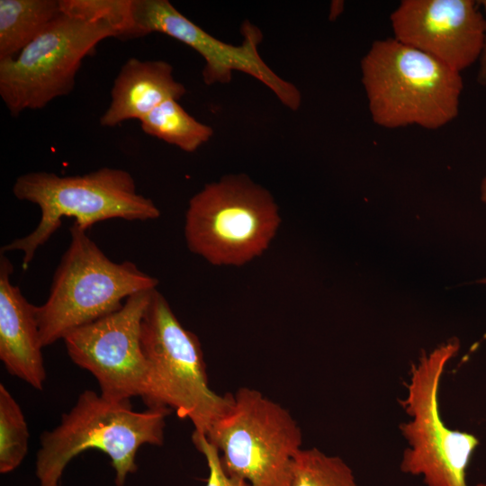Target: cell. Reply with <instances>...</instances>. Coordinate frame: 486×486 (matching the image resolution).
<instances>
[{
  "instance_id": "obj_8",
  "label": "cell",
  "mask_w": 486,
  "mask_h": 486,
  "mask_svg": "<svg viewBox=\"0 0 486 486\" xmlns=\"http://www.w3.org/2000/svg\"><path fill=\"white\" fill-rule=\"evenodd\" d=\"M205 436L219 449L224 471L251 486H288L302 444L290 412L248 387L232 394L230 407Z\"/></svg>"
},
{
  "instance_id": "obj_19",
  "label": "cell",
  "mask_w": 486,
  "mask_h": 486,
  "mask_svg": "<svg viewBox=\"0 0 486 486\" xmlns=\"http://www.w3.org/2000/svg\"><path fill=\"white\" fill-rule=\"evenodd\" d=\"M63 14L88 22H103L117 38H135L133 0H59Z\"/></svg>"
},
{
  "instance_id": "obj_4",
  "label": "cell",
  "mask_w": 486,
  "mask_h": 486,
  "mask_svg": "<svg viewBox=\"0 0 486 486\" xmlns=\"http://www.w3.org/2000/svg\"><path fill=\"white\" fill-rule=\"evenodd\" d=\"M69 232L71 240L48 299L35 309L43 347L118 310L130 296L157 289L158 284L130 261H112L86 230L73 224Z\"/></svg>"
},
{
  "instance_id": "obj_5",
  "label": "cell",
  "mask_w": 486,
  "mask_h": 486,
  "mask_svg": "<svg viewBox=\"0 0 486 486\" xmlns=\"http://www.w3.org/2000/svg\"><path fill=\"white\" fill-rule=\"evenodd\" d=\"M141 346L148 363L146 405L174 410L206 436L230 407L232 394L210 388L198 338L183 327L157 289L142 319Z\"/></svg>"
},
{
  "instance_id": "obj_22",
  "label": "cell",
  "mask_w": 486,
  "mask_h": 486,
  "mask_svg": "<svg viewBox=\"0 0 486 486\" xmlns=\"http://www.w3.org/2000/svg\"><path fill=\"white\" fill-rule=\"evenodd\" d=\"M481 200L486 203V176L481 184Z\"/></svg>"
},
{
  "instance_id": "obj_17",
  "label": "cell",
  "mask_w": 486,
  "mask_h": 486,
  "mask_svg": "<svg viewBox=\"0 0 486 486\" xmlns=\"http://www.w3.org/2000/svg\"><path fill=\"white\" fill-rule=\"evenodd\" d=\"M288 486H357L352 469L340 457L318 448L301 449Z\"/></svg>"
},
{
  "instance_id": "obj_15",
  "label": "cell",
  "mask_w": 486,
  "mask_h": 486,
  "mask_svg": "<svg viewBox=\"0 0 486 486\" xmlns=\"http://www.w3.org/2000/svg\"><path fill=\"white\" fill-rule=\"evenodd\" d=\"M60 14L59 0H0V62L15 58Z\"/></svg>"
},
{
  "instance_id": "obj_13",
  "label": "cell",
  "mask_w": 486,
  "mask_h": 486,
  "mask_svg": "<svg viewBox=\"0 0 486 486\" xmlns=\"http://www.w3.org/2000/svg\"><path fill=\"white\" fill-rule=\"evenodd\" d=\"M14 266L0 257V359L8 373L42 390L46 371L36 306L11 281Z\"/></svg>"
},
{
  "instance_id": "obj_21",
  "label": "cell",
  "mask_w": 486,
  "mask_h": 486,
  "mask_svg": "<svg viewBox=\"0 0 486 486\" xmlns=\"http://www.w3.org/2000/svg\"><path fill=\"white\" fill-rule=\"evenodd\" d=\"M481 7L484 11V17L486 21V0L478 1ZM477 82L481 86H486V30L484 36V42L482 50L479 58V69L477 74Z\"/></svg>"
},
{
  "instance_id": "obj_11",
  "label": "cell",
  "mask_w": 486,
  "mask_h": 486,
  "mask_svg": "<svg viewBox=\"0 0 486 486\" xmlns=\"http://www.w3.org/2000/svg\"><path fill=\"white\" fill-rule=\"evenodd\" d=\"M133 17L135 38L163 33L200 54L204 60L202 79L206 85L230 83L233 72L238 71L259 80L289 109L296 111L301 106L300 90L274 72L261 58L258 45L263 35L249 22L242 25L243 42L231 45L202 30L167 0H133Z\"/></svg>"
},
{
  "instance_id": "obj_6",
  "label": "cell",
  "mask_w": 486,
  "mask_h": 486,
  "mask_svg": "<svg viewBox=\"0 0 486 486\" xmlns=\"http://www.w3.org/2000/svg\"><path fill=\"white\" fill-rule=\"evenodd\" d=\"M280 223L272 194L249 177L232 175L189 200L184 235L189 250L211 265L240 266L269 248Z\"/></svg>"
},
{
  "instance_id": "obj_3",
  "label": "cell",
  "mask_w": 486,
  "mask_h": 486,
  "mask_svg": "<svg viewBox=\"0 0 486 486\" xmlns=\"http://www.w3.org/2000/svg\"><path fill=\"white\" fill-rule=\"evenodd\" d=\"M13 194L40 210V219L32 232L1 248V253L21 251L24 270L65 217L74 218V225L86 231L111 219L147 221L160 216L154 202L137 192L133 176L121 168L102 167L80 176L30 172L16 178Z\"/></svg>"
},
{
  "instance_id": "obj_2",
  "label": "cell",
  "mask_w": 486,
  "mask_h": 486,
  "mask_svg": "<svg viewBox=\"0 0 486 486\" xmlns=\"http://www.w3.org/2000/svg\"><path fill=\"white\" fill-rule=\"evenodd\" d=\"M168 408L135 411L130 400L113 401L86 390L61 416L59 424L40 436L36 456L40 486H59L68 463L82 452L98 449L106 454L115 471L116 486H123L137 471L136 454L146 444L162 446Z\"/></svg>"
},
{
  "instance_id": "obj_1",
  "label": "cell",
  "mask_w": 486,
  "mask_h": 486,
  "mask_svg": "<svg viewBox=\"0 0 486 486\" xmlns=\"http://www.w3.org/2000/svg\"><path fill=\"white\" fill-rule=\"evenodd\" d=\"M361 72L372 120L381 127L436 130L458 115L461 73L394 38L373 42Z\"/></svg>"
},
{
  "instance_id": "obj_10",
  "label": "cell",
  "mask_w": 486,
  "mask_h": 486,
  "mask_svg": "<svg viewBox=\"0 0 486 486\" xmlns=\"http://www.w3.org/2000/svg\"><path fill=\"white\" fill-rule=\"evenodd\" d=\"M154 290L132 294L118 310L63 338L71 360L95 377L100 394L109 400H130L145 394L148 363L141 346V323Z\"/></svg>"
},
{
  "instance_id": "obj_16",
  "label": "cell",
  "mask_w": 486,
  "mask_h": 486,
  "mask_svg": "<svg viewBox=\"0 0 486 486\" xmlns=\"http://www.w3.org/2000/svg\"><path fill=\"white\" fill-rule=\"evenodd\" d=\"M140 123L146 134L185 152L197 150L213 135L212 127L190 115L175 99L157 106Z\"/></svg>"
},
{
  "instance_id": "obj_20",
  "label": "cell",
  "mask_w": 486,
  "mask_h": 486,
  "mask_svg": "<svg viewBox=\"0 0 486 486\" xmlns=\"http://www.w3.org/2000/svg\"><path fill=\"white\" fill-rule=\"evenodd\" d=\"M192 441L207 462L209 476L205 486H251L247 481L224 471L219 449L203 434L194 431Z\"/></svg>"
},
{
  "instance_id": "obj_7",
  "label": "cell",
  "mask_w": 486,
  "mask_h": 486,
  "mask_svg": "<svg viewBox=\"0 0 486 486\" xmlns=\"http://www.w3.org/2000/svg\"><path fill=\"white\" fill-rule=\"evenodd\" d=\"M459 347L454 338L428 354L422 353L411 365L406 395L400 400L409 419L400 425L408 446L400 468L404 473L422 477L425 486H469L466 470L479 440L471 433L448 428L439 408L441 379Z\"/></svg>"
},
{
  "instance_id": "obj_14",
  "label": "cell",
  "mask_w": 486,
  "mask_h": 486,
  "mask_svg": "<svg viewBox=\"0 0 486 486\" xmlns=\"http://www.w3.org/2000/svg\"><path fill=\"white\" fill-rule=\"evenodd\" d=\"M186 90L164 60L129 58L111 89V102L100 118L103 127H115L129 120L141 121L165 101L179 100Z\"/></svg>"
},
{
  "instance_id": "obj_9",
  "label": "cell",
  "mask_w": 486,
  "mask_h": 486,
  "mask_svg": "<svg viewBox=\"0 0 486 486\" xmlns=\"http://www.w3.org/2000/svg\"><path fill=\"white\" fill-rule=\"evenodd\" d=\"M110 37L117 33L107 23L61 12L15 58L0 62V96L10 113L41 109L68 94L83 59Z\"/></svg>"
},
{
  "instance_id": "obj_23",
  "label": "cell",
  "mask_w": 486,
  "mask_h": 486,
  "mask_svg": "<svg viewBox=\"0 0 486 486\" xmlns=\"http://www.w3.org/2000/svg\"><path fill=\"white\" fill-rule=\"evenodd\" d=\"M479 283L486 284V277L480 279Z\"/></svg>"
},
{
  "instance_id": "obj_18",
  "label": "cell",
  "mask_w": 486,
  "mask_h": 486,
  "mask_svg": "<svg viewBox=\"0 0 486 486\" xmlns=\"http://www.w3.org/2000/svg\"><path fill=\"white\" fill-rule=\"evenodd\" d=\"M29 430L25 417L6 387L0 384V472L20 466L28 452Z\"/></svg>"
},
{
  "instance_id": "obj_12",
  "label": "cell",
  "mask_w": 486,
  "mask_h": 486,
  "mask_svg": "<svg viewBox=\"0 0 486 486\" xmlns=\"http://www.w3.org/2000/svg\"><path fill=\"white\" fill-rule=\"evenodd\" d=\"M390 19L394 39L455 71L480 58L486 21L478 1L403 0Z\"/></svg>"
}]
</instances>
